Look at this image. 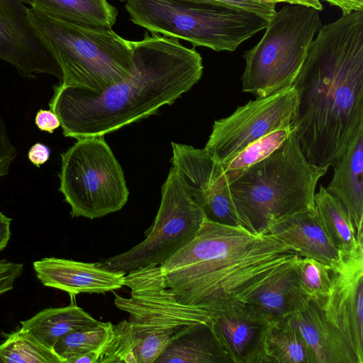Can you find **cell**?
<instances>
[{
  "label": "cell",
  "mask_w": 363,
  "mask_h": 363,
  "mask_svg": "<svg viewBox=\"0 0 363 363\" xmlns=\"http://www.w3.org/2000/svg\"><path fill=\"white\" fill-rule=\"evenodd\" d=\"M293 128L291 125L277 129L250 144L229 160L218 163L220 176L228 184L249 167L273 152L289 136Z\"/></svg>",
  "instance_id": "26"
},
{
  "label": "cell",
  "mask_w": 363,
  "mask_h": 363,
  "mask_svg": "<svg viewBox=\"0 0 363 363\" xmlns=\"http://www.w3.org/2000/svg\"><path fill=\"white\" fill-rule=\"evenodd\" d=\"M196 3H218L233 6L250 12L269 21L275 13L276 3L265 0H184Z\"/></svg>",
  "instance_id": "30"
},
{
  "label": "cell",
  "mask_w": 363,
  "mask_h": 363,
  "mask_svg": "<svg viewBox=\"0 0 363 363\" xmlns=\"http://www.w3.org/2000/svg\"><path fill=\"white\" fill-rule=\"evenodd\" d=\"M99 323L74 303L65 307L45 308L30 319L21 322L22 326L27 328L41 344L52 350L61 337Z\"/></svg>",
  "instance_id": "20"
},
{
  "label": "cell",
  "mask_w": 363,
  "mask_h": 363,
  "mask_svg": "<svg viewBox=\"0 0 363 363\" xmlns=\"http://www.w3.org/2000/svg\"><path fill=\"white\" fill-rule=\"evenodd\" d=\"M155 363H230L210 325H194L174 338Z\"/></svg>",
  "instance_id": "19"
},
{
  "label": "cell",
  "mask_w": 363,
  "mask_h": 363,
  "mask_svg": "<svg viewBox=\"0 0 363 363\" xmlns=\"http://www.w3.org/2000/svg\"><path fill=\"white\" fill-rule=\"evenodd\" d=\"M28 15L60 66V86L99 92L130 74L132 40L111 28L72 23L34 6Z\"/></svg>",
  "instance_id": "5"
},
{
  "label": "cell",
  "mask_w": 363,
  "mask_h": 363,
  "mask_svg": "<svg viewBox=\"0 0 363 363\" xmlns=\"http://www.w3.org/2000/svg\"><path fill=\"white\" fill-rule=\"evenodd\" d=\"M17 155L6 130L5 124L0 118V177L8 174L11 164Z\"/></svg>",
  "instance_id": "31"
},
{
  "label": "cell",
  "mask_w": 363,
  "mask_h": 363,
  "mask_svg": "<svg viewBox=\"0 0 363 363\" xmlns=\"http://www.w3.org/2000/svg\"><path fill=\"white\" fill-rule=\"evenodd\" d=\"M294 266L263 286L249 303L264 314L270 323L286 318L291 311L297 288Z\"/></svg>",
  "instance_id": "24"
},
{
  "label": "cell",
  "mask_w": 363,
  "mask_h": 363,
  "mask_svg": "<svg viewBox=\"0 0 363 363\" xmlns=\"http://www.w3.org/2000/svg\"><path fill=\"white\" fill-rule=\"evenodd\" d=\"M315 208L327 236L339 252L354 250L357 240L348 213L340 199L320 185L314 196Z\"/></svg>",
  "instance_id": "22"
},
{
  "label": "cell",
  "mask_w": 363,
  "mask_h": 363,
  "mask_svg": "<svg viewBox=\"0 0 363 363\" xmlns=\"http://www.w3.org/2000/svg\"><path fill=\"white\" fill-rule=\"evenodd\" d=\"M265 350L268 363H315L308 344L287 318L270 323Z\"/></svg>",
  "instance_id": "23"
},
{
  "label": "cell",
  "mask_w": 363,
  "mask_h": 363,
  "mask_svg": "<svg viewBox=\"0 0 363 363\" xmlns=\"http://www.w3.org/2000/svg\"><path fill=\"white\" fill-rule=\"evenodd\" d=\"M23 0H0V60L24 77L53 75L60 81V66L33 26Z\"/></svg>",
  "instance_id": "13"
},
{
  "label": "cell",
  "mask_w": 363,
  "mask_h": 363,
  "mask_svg": "<svg viewBox=\"0 0 363 363\" xmlns=\"http://www.w3.org/2000/svg\"><path fill=\"white\" fill-rule=\"evenodd\" d=\"M55 16L80 25L111 28L118 10L106 0H23Z\"/></svg>",
  "instance_id": "21"
},
{
  "label": "cell",
  "mask_w": 363,
  "mask_h": 363,
  "mask_svg": "<svg viewBox=\"0 0 363 363\" xmlns=\"http://www.w3.org/2000/svg\"><path fill=\"white\" fill-rule=\"evenodd\" d=\"M96 352L97 363H138L128 321L113 325L111 335Z\"/></svg>",
  "instance_id": "29"
},
{
  "label": "cell",
  "mask_w": 363,
  "mask_h": 363,
  "mask_svg": "<svg viewBox=\"0 0 363 363\" xmlns=\"http://www.w3.org/2000/svg\"><path fill=\"white\" fill-rule=\"evenodd\" d=\"M324 298L308 296L297 286L286 318L308 344L315 363H358L343 335L326 318Z\"/></svg>",
  "instance_id": "15"
},
{
  "label": "cell",
  "mask_w": 363,
  "mask_h": 363,
  "mask_svg": "<svg viewBox=\"0 0 363 363\" xmlns=\"http://www.w3.org/2000/svg\"><path fill=\"white\" fill-rule=\"evenodd\" d=\"M333 177L326 189L345 206L357 240H363V128L333 166Z\"/></svg>",
  "instance_id": "18"
},
{
  "label": "cell",
  "mask_w": 363,
  "mask_h": 363,
  "mask_svg": "<svg viewBox=\"0 0 363 363\" xmlns=\"http://www.w3.org/2000/svg\"><path fill=\"white\" fill-rule=\"evenodd\" d=\"M23 271V264L0 259V295L13 289L15 280Z\"/></svg>",
  "instance_id": "32"
},
{
  "label": "cell",
  "mask_w": 363,
  "mask_h": 363,
  "mask_svg": "<svg viewBox=\"0 0 363 363\" xmlns=\"http://www.w3.org/2000/svg\"><path fill=\"white\" fill-rule=\"evenodd\" d=\"M328 169L306 158L294 127L278 148L228 184L241 225L267 234L275 221L315 208V188Z\"/></svg>",
  "instance_id": "4"
},
{
  "label": "cell",
  "mask_w": 363,
  "mask_h": 363,
  "mask_svg": "<svg viewBox=\"0 0 363 363\" xmlns=\"http://www.w3.org/2000/svg\"><path fill=\"white\" fill-rule=\"evenodd\" d=\"M298 257L270 234L205 218L188 244L148 267L177 301L210 313L249 303Z\"/></svg>",
  "instance_id": "2"
},
{
  "label": "cell",
  "mask_w": 363,
  "mask_h": 363,
  "mask_svg": "<svg viewBox=\"0 0 363 363\" xmlns=\"http://www.w3.org/2000/svg\"><path fill=\"white\" fill-rule=\"evenodd\" d=\"M296 108L293 86L257 97L227 118L215 121L204 149L215 162H225L269 133L291 126Z\"/></svg>",
  "instance_id": "11"
},
{
  "label": "cell",
  "mask_w": 363,
  "mask_h": 363,
  "mask_svg": "<svg viewBox=\"0 0 363 363\" xmlns=\"http://www.w3.org/2000/svg\"><path fill=\"white\" fill-rule=\"evenodd\" d=\"M317 33L292 85V125L306 158L328 168L363 128V9Z\"/></svg>",
  "instance_id": "1"
},
{
  "label": "cell",
  "mask_w": 363,
  "mask_h": 363,
  "mask_svg": "<svg viewBox=\"0 0 363 363\" xmlns=\"http://www.w3.org/2000/svg\"><path fill=\"white\" fill-rule=\"evenodd\" d=\"M133 67L123 81L99 92L53 86L49 106L65 137L105 135L172 105L201 78L203 61L179 39L145 33L132 41Z\"/></svg>",
  "instance_id": "3"
},
{
  "label": "cell",
  "mask_w": 363,
  "mask_h": 363,
  "mask_svg": "<svg viewBox=\"0 0 363 363\" xmlns=\"http://www.w3.org/2000/svg\"><path fill=\"white\" fill-rule=\"evenodd\" d=\"M111 322H100L96 325L72 331L61 337L53 347L54 352L64 363L81 354L101 346L113 330Z\"/></svg>",
  "instance_id": "27"
},
{
  "label": "cell",
  "mask_w": 363,
  "mask_h": 363,
  "mask_svg": "<svg viewBox=\"0 0 363 363\" xmlns=\"http://www.w3.org/2000/svg\"><path fill=\"white\" fill-rule=\"evenodd\" d=\"M332 6L338 7L342 13L363 9V0H323Z\"/></svg>",
  "instance_id": "35"
},
{
  "label": "cell",
  "mask_w": 363,
  "mask_h": 363,
  "mask_svg": "<svg viewBox=\"0 0 363 363\" xmlns=\"http://www.w3.org/2000/svg\"><path fill=\"white\" fill-rule=\"evenodd\" d=\"M339 253L330 267V286L323 308L358 363H363V242L352 251Z\"/></svg>",
  "instance_id": "12"
},
{
  "label": "cell",
  "mask_w": 363,
  "mask_h": 363,
  "mask_svg": "<svg viewBox=\"0 0 363 363\" xmlns=\"http://www.w3.org/2000/svg\"><path fill=\"white\" fill-rule=\"evenodd\" d=\"M330 267L319 261L299 256L294 266L298 289L313 298H325L330 286Z\"/></svg>",
  "instance_id": "28"
},
{
  "label": "cell",
  "mask_w": 363,
  "mask_h": 363,
  "mask_svg": "<svg viewBox=\"0 0 363 363\" xmlns=\"http://www.w3.org/2000/svg\"><path fill=\"white\" fill-rule=\"evenodd\" d=\"M35 123L40 130L53 133L60 126L57 116L51 110L40 109L35 118Z\"/></svg>",
  "instance_id": "33"
},
{
  "label": "cell",
  "mask_w": 363,
  "mask_h": 363,
  "mask_svg": "<svg viewBox=\"0 0 363 363\" xmlns=\"http://www.w3.org/2000/svg\"><path fill=\"white\" fill-rule=\"evenodd\" d=\"M11 218L0 211V252L2 251L9 242L11 238Z\"/></svg>",
  "instance_id": "36"
},
{
  "label": "cell",
  "mask_w": 363,
  "mask_h": 363,
  "mask_svg": "<svg viewBox=\"0 0 363 363\" xmlns=\"http://www.w3.org/2000/svg\"><path fill=\"white\" fill-rule=\"evenodd\" d=\"M321 27L312 7L289 4L276 11L260 40L242 55V91L264 97L292 86Z\"/></svg>",
  "instance_id": "7"
},
{
  "label": "cell",
  "mask_w": 363,
  "mask_h": 363,
  "mask_svg": "<svg viewBox=\"0 0 363 363\" xmlns=\"http://www.w3.org/2000/svg\"><path fill=\"white\" fill-rule=\"evenodd\" d=\"M104 135L79 138L61 154L60 186L71 216L94 219L121 210L129 191Z\"/></svg>",
  "instance_id": "9"
},
{
  "label": "cell",
  "mask_w": 363,
  "mask_h": 363,
  "mask_svg": "<svg viewBox=\"0 0 363 363\" xmlns=\"http://www.w3.org/2000/svg\"><path fill=\"white\" fill-rule=\"evenodd\" d=\"M36 276L46 286L67 292L104 294L124 286L125 274L108 270L96 263L45 257L33 263Z\"/></svg>",
  "instance_id": "16"
},
{
  "label": "cell",
  "mask_w": 363,
  "mask_h": 363,
  "mask_svg": "<svg viewBox=\"0 0 363 363\" xmlns=\"http://www.w3.org/2000/svg\"><path fill=\"white\" fill-rule=\"evenodd\" d=\"M130 21L152 33L182 39L194 47L235 51L265 29L268 21L242 9L184 0H125Z\"/></svg>",
  "instance_id": "6"
},
{
  "label": "cell",
  "mask_w": 363,
  "mask_h": 363,
  "mask_svg": "<svg viewBox=\"0 0 363 363\" xmlns=\"http://www.w3.org/2000/svg\"><path fill=\"white\" fill-rule=\"evenodd\" d=\"M119 1H125V0H119Z\"/></svg>",
  "instance_id": "38"
},
{
  "label": "cell",
  "mask_w": 363,
  "mask_h": 363,
  "mask_svg": "<svg viewBox=\"0 0 363 363\" xmlns=\"http://www.w3.org/2000/svg\"><path fill=\"white\" fill-rule=\"evenodd\" d=\"M128 298L115 296L114 304L128 313L138 363H153L170 342L189 328L210 322L211 313L184 304L147 267L125 276Z\"/></svg>",
  "instance_id": "8"
},
{
  "label": "cell",
  "mask_w": 363,
  "mask_h": 363,
  "mask_svg": "<svg viewBox=\"0 0 363 363\" xmlns=\"http://www.w3.org/2000/svg\"><path fill=\"white\" fill-rule=\"evenodd\" d=\"M211 330L230 363H268L265 340L270 321L250 303L210 312Z\"/></svg>",
  "instance_id": "14"
},
{
  "label": "cell",
  "mask_w": 363,
  "mask_h": 363,
  "mask_svg": "<svg viewBox=\"0 0 363 363\" xmlns=\"http://www.w3.org/2000/svg\"><path fill=\"white\" fill-rule=\"evenodd\" d=\"M205 218L180 172L172 166L162 186L159 210L145 232L144 240L121 254L96 263L101 268L125 274L158 265L188 244Z\"/></svg>",
  "instance_id": "10"
},
{
  "label": "cell",
  "mask_w": 363,
  "mask_h": 363,
  "mask_svg": "<svg viewBox=\"0 0 363 363\" xmlns=\"http://www.w3.org/2000/svg\"><path fill=\"white\" fill-rule=\"evenodd\" d=\"M50 148L40 143L34 144L28 151V157L37 167H40L41 164L45 163L50 158Z\"/></svg>",
  "instance_id": "34"
},
{
  "label": "cell",
  "mask_w": 363,
  "mask_h": 363,
  "mask_svg": "<svg viewBox=\"0 0 363 363\" xmlns=\"http://www.w3.org/2000/svg\"><path fill=\"white\" fill-rule=\"evenodd\" d=\"M269 2H284L289 4H298L312 7L319 11L323 10V5L320 0H265Z\"/></svg>",
  "instance_id": "37"
},
{
  "label": "cell",
  "mask_w": 363,
  "mask_h": 363,
  "mask_svg": "<svg viewBox=\"0 0 363 363\" xmlns=\"http://www.w3.org/2000/svg\"><path fill=\"white\" fill-rule=\"evenodd\" d=\"M270 234L301 257L314 259L329 267L339 259L315 208L306 209L273 223Z\"/></svg>",
  "instance_id": "17"
},
{
  "label": "cell",
  "mask_w": 363,
  "mask_h": 363,
  "mask_svg": "<svg viewBox=\"0 0 363 363\" xmlns=\"http://www.w3.org/2000/svg\"><path fill=\"white\" fill-rule=\"evenodd\" d=\"M0 363H64L54 352L41 344L26 327L6 334L0 344Z\"/></svg>",
  "instance_id": "25"
}]
</instances>
